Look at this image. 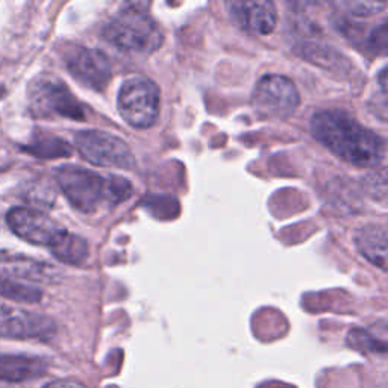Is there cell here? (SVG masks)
<instances>
[{
  "label": "cell",
  "instance_id": "cell-4",
  "mask_svg": "<svg viewBox=\"0 0 388 388\" xmlns=\"http://www.w3.org/2000/svg\"><path fill=\"white\" fill-rule=\"evenodd\" d=\"M119 113L129 126L147 129L159 114V90L153 81L135 76L125 81L119 91Z\"/></svg>",
  "mask_w": 388,
  "mask_h": 388
},
{
  "label": "cell",
  "instance_id": "cell-12",
  "mask_svg": "<svg viewBox=\"0 0 388 388\" xmlns=\"http://www.w3.org/2000/svg\"><path fill=\"white\" fill-rule=\"evenodd\" d=\"M46 374V362L34 356L0 355V382L20 384Z\"/></svg>",
  "mask_w": 388,
  "mask_h": 388
},
{
  "label": "cell",
  "instance_id": "cell-3",
  "mask_svg": "<svg viewBox=\"0 0 388 388\" xmlns=\"http://www.w3.org/2000/svg\"><path fill=\"white\" fill-rule=\"evenodd\" d=\"M104 35L115 48L125 52L152 53L158 50L164 35L149 12L139 10V5H128L108 21Z\"/></svg>",
  "mask_w": 388,
  "mask_h": 388
},
{
  "label": "cell",
  "instance_id": "cell-7",
  "mask_svg": "<svg viewBox=\"0 0 388 388\" xmlns=\"http://www.w3.org/2000/svg\"><path fill=\"white\" fill-rule=\"evenodd\" d=\"M77 151L85 161L97 167L132 168L134 153L122 138L100 130H84L75 138Z\"/></svg>",
  "mask_w": 388,
  "mask_h": 388
},
{
  "label": "cell",
  "instance_id": "cell-11",
  "mask_svg": "<svg viewBox=\"0 0 388 388\" xmlns=\"http://www.w3.org/2000/svg\"><path fill=\"white\" fill-rule=\"evenodd\" d=\"M55 323L46 316L26 311L0 314V337L14 340H49L55 333Z\"/></svg>",
  "mask_w": 388,
  "mask_h": 388
},
{
  "label": "cell",
  "instance_id": "cell-19",
  "mask_svg": "<svg viewBox=\"0 0 388 388\" xmlns=\"http://www.w3.org/2000/svg\"><path fill=\"white\" fill-rule=\"evenodd\" d=\"M387 23L384 21L382 25H379L376 29H374V32L370 34V46L371 49H375L379 53H385L387 49Z\"/></svg>",
  "mask_w": 388,
  "mask_h": 388
},
{
  "label": "cell",
  "instance_id": "cell-14",
  "mask_svg": "<svg viewBox=\"0 0 388 388\" xmlns=\"http://www.w3.org/2000/svg\"><path fill=\"white\" fill-rule=\"evenodd\" d=\"M23 149L28 153L34 155V157L43 159H55L72 155V147H70L68 143L49 134H37L32 138V142L23 147Z\"/></svg>",
  "mask_w": 388,
  "mask_h": 388
},
{
  "label": "cell",
  "instance_id": "cell-10",
  "mask_svg": "<svg viewBox=\"0 0 388 388\" xmlns=\"http://www.w3.org/2000/svg\"><path fill=\"white\" fill-rule=\"evenodd\" d=\"M229 15L237 25L255 35H269L275 30L278 11L267 0H234L228 3Z\"/></svg>",
  "mask_w": 388,
  "mask_h": 388
},
{
  "label": "cell",
  "instance_id": "cell-6",
  "mask_svg": "<svg viewBox=\"0 0 388 388\" xmlns=\"http://www.w3.org/2000/svg\"><path fill=\"white\" fill-rule=\"evenodd\" d=\"M29 100L37 115H59L73 120L85 119V108L66 84L57 77L40 76L35 79L29 87Z\"/></svg>",
  "mask_w": 388,
  "mask_h": 388
},
{
  "label": "cell",
  "instance_id": "cell-9",
  "mask_svg": "<svg viewBox=\"0 0 388 388\" xmlns=\"http://www.w3.org/2000/svg\"><path fill=\"white\" fill-rule=\"evenodd\" d=\"M64 59L68 72L85 87L100 91L110 82V59L104 52L73 46L66 50Z\"/></svg>",
  "mask_w": 388,
  "mask_h": 388
},
{
  "label": "cell",
  "instance_id": "cell-17",
  "mask_svg": "<svg viewBox=\"0 0 388 388\" xmlns=\"http://www.w3.org/2000/svg\"><path fill=\"white\" fill-rule=\"evenodd\" d=\"M349 345L353 349H358L361 352H381L384 353L387 345L384 340H378L370 332L362 329H353L349 332L347 337Z\"/></svg>",
  "mask_w": 388,
  "mask_h": 388
},
{
  "label": "cell",
  "instance_id": "cell-18",
  "mask_svg": "<svg viewBox=\"0 0 388 388\" xmlns=\"http://www.w3.org/2000/svg\"><path fill=\"white\" fill-rule=\"evenodd\" d=\"M346 10L355 17H370L385 8V2H346Z\"/></svg>",
  "mask_w": 388,
  "mask_h": 388
},
{
  "label": "cell",
  "instance_id": "cell-21",
  "mask_svg": "<svg viewBox=\"0 0 388 388\" xmlns=\"http://www.w3.org/2000/svg\"><path fill=\"white\" fill-rule=\"evenodd\" d=\"M3 91H5V90H3V87H0V97H2V95H3Z\"/></svg>",
  "mask_w": 388,
  "mask_h": 388
},
{
  "label": "cell",
  "instance_id": "cell-20",
  "mask_svg": "<svg viewBox=\"0 0 388 388\" xmlns=\"http://www.w3.org/2000/svg\"><path fill=\"white\" fill-rule=\"evenodd\" d=\"M43 388H87V387L81 382H75V381H55V382L44 385Z\"/></svg>",
  "mask_w": 388,
  "mask_h": 388
},
{
  "label": "cell",
  "instance_id": "cell-2",
  "mask_svg": "<svg viewBox=\"0 0 388 388\" xmlns=\"http://www.w3.org/2000/svg\"><path fill=\"white\" fill-rule=\"evenodd\" d=\"M57 182L67 200L82 213H96L130 197L132 185L120 176H102L76 166L57 168Z\"/></svg>",
  "mask_w": 388,
  "mask_h": 388
},
{
  "label": "cell",
  "instance_id": "cell-8",
  "mask_svg": "<svg viewBox=\"0 0 388 388\" xmlns=\"http://www.w3.org/2000/svg\"><path fill=\"white\" fill-rule=\"evenodd\" d=\"M6 222L14 234L21 240L49 249L58 244L67 234V231L58 222L32 208H12L6 214Z\"/></svg>",
  "mask_w": 388,
  "mask_h": 388
},
{
  "label": "cell",
  "instance_id": "cell-1",
  "mask_svg": "<svg viewBox=\"0 0 388 388\" xmlns=\"http://www.w3.org/2000/svg\"><path fill=\"white\" fill-rule=\"evenodd\" d=\"M311 132L333 155L356 167H376L385 155L384 139L343 110L317 111Z\"/></svg>",
  "mask_w": 388,
  "mask_h": 388
},
{
  "label": "cell",
  "instance_id": "cell-5",
  "mask_svg": "<svg viewBox=\"0 0 388 388\" xmlns=\"http://www.w3.org/2000/svg\"><path fill=\"white\" fill-rule=\"evenodd\" d=\"M300 104L296 85L282 75H266L258 81L252 95L253 113L264 120L289 119Z\"/></svg>",
  "mask_w": 388,
  "mask_h": 388
},
{
  "label": "cell",
  "instance_id": "cell-13",
  "mask_svg": "<svg viewBox=\"0 0 388 388\" xmlns=\"http://www.w3.org/2000/svg\"><path fill=\"white\" fill-rule=\"evenodd\" d=\"M360 253L382 271L387 270V229L379 224L361 228L355 235Z\"/></svg>",
  "mask_w": 388,
  "mask_h": 388
},
{
  "label": "cell",
  "instance_id": "cell-16",
  "mask_svg": "<svg viewBox=\"0 0 388 388\" xmlns=\"http://www.w3.org/2000/svg\"><path fill=\"white\" fill-rule=\"evenodd\" d=\"M0 296L21 304H37L43 298V293L37 287L23 284L0 275Z\"/></svg>",
  "mask_w": 388,
  "mask_h": 388
},
{
  "label": "cell",
  "instance_id": "cell-15",
  "mask_svg": "<svg viewBox=\"0 0 388 388\" xmlns=\"http://www.w3.org/2000/svg\"><path fill=\"white\" fill-rule=\"evenodd\" d=\"M53 257L59 260L61 262L72 264V266H79L85 260H87L88 255V246L85 243V240L81 237L67 234L63 237V240L58 244L52 247Z\"/></svg>",
  "mask_w": 388,
  "mask_h": 388
}]
</instances>
